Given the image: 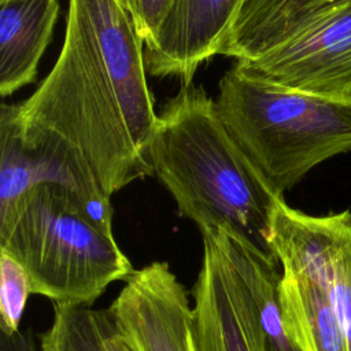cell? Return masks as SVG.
I'll list each match as a JSON object with an SVG mask.
<instances>
[{"mask_svg": "<svg viewBox=\"0 0 351 351\" xmlns=\"http://www.w3.org/2000/svg\"><path fill=\"white\" fill-rule=\"evenodd\" d=\"M147 159L180 215L200 232L219 229L273 255L269 237L280 199L234 141L202 86L182 85L158 114Z\"/></svg>", "mask_w": 351, "mask_h": 351, "instance_id": "2", "label": "cell"}, {"mask_svg": "<svg viewBox=\"0 0 351 351\" xmlns=\"http://www.w3.org/2000/svg\"><path fill=\"white\" fill-rule=\"evenodd\" d=\"M108 310L133 351H195L193 306L166 262L134 270Z\"/></svg>", "mask_w": 351, "mask_h": 351, "instance_id": "7", "label": "cell"}, {"mask_svg": "<svg viewBox=\"0 0 351 351\" xmlns=\"http://www.w3.org/2000/svg\"><path fill=\"white\" fill-rule=\"evenodd\" d=\"M325 274L344 335L351 351V211L321 215Z\"/></svg>", "mask_w": 351, "mask_h": 351, "instance_id": "16", "label": "cell"}, {"mask_svg": "<svg viewBox=\"0 0 351 351\" xmlns=\"http://www.w3.org/2000/svg\"><path fill=\"white\" fill-rule=\"evenodd\" d=\"M121 1H122V3H123V0H121Z\"/></svg>", "mask_w": 351, "mask_h": 351, "instance_id": "20", "label": "cell"}, {"mask_svg": "<svg viewBox=\"0 0 351 351\" xmlns=\"http://www.w3.org/2000/svg\"><path fill=\"white\" fill-rule=\"evenodd\" d=\"M30 291L25 269L7 252L0 251V329L19 330Z\"/></svg>", "mask_w": 351, "mask_h": 351, "instance_id": "17", "label": "cell"}, {"mask_svg": "<svg viewBox=\"0 0 351 351\" xmlns=\"http://www.w3.org/2000/svg\"><path fill=\"white\" fill-rule=\"evenodd\" d=\"M269 243L281 266L280 303L291 339L302 351H347L325 274L321 215L280 199Z\"/></svg>", "mask_w": 351, "mask_h": 351, "instance_id": "5", "label": "cell"}, {"mask_svg": "<svg viewBox=\"0 0 351 351\" xmlns=\"http://www.w3.org/2000/svg\"><path fill=\"white\" fill-rule=\"evenodd\" d=\"M59 16V0H0V93L32 84Z\"/></svg>", "mask_w": 351, "mask_h": 351, "instance_id": "13", "label": "cell"}, {"mask_svg": "<svg viewBox=\"0 0 351 351\" xmlns=\"http://www.w3.org/2000/svg\"><path fill=\"white\" fill-rule=\"evenodd\" d=\"M200 233L203 256L192 289L195 351H258L243 285L219 230Z\"/></svg>", "mask_w": 351, "mask_h": 351, "instance_id": "10", "label": "cell"}, {"mask_svg": "<svg viewBox=\"0 0 351 351\" xmlns=\"http://www.w3.org/2000/svg\"><path fill=\"white\" fill-rule=\"evenodd\" d=\"M241 4L243 0H173L155 38L144 47L147 73L192 84L199 66L219 55Z\"/></svg>", "mask_w": 351, "mask_h": 351, "instance_id": "11", "label": "cell"}, {"mask_svg": "<svg viewBox=\"0 0 351 351\" xmlns=\"http://www.w3.org/2000/svg\"><path fill=\"white\" fill-rule=\"evenodd\" d=\"M81 3L133 141L147 158L158 114L147 84L144 44L121 0H81Z\"/></svg>", "mask_w": 351, "mask_h": 351, "instance_id": "8", "label": "cell"}, {"mask_svg": "<svg viewBox=\"0 0 351 351\" xmlns=\"http://www.w3.org/2000/svg\"><path fill=\"white\" fill-rule=\"evenodd\" d=\"M173 0H123L144 47L156 36Z\"/></svg>", "mask_w": 351, "mask_h": 351, "instance_id": "18", "label": "cell"}, {"mask_svg": "<svg viewBox=\"0 0 351 351\" xmlns=\"http://www.w3.org/2000/svg\"><path fill=\"white\" fill-rule=\"evenodd\" d=\"M18 133L96 184L107 196L152 174L136 147L81 0H69L59 56L37 89L15 104Z\"/></svg>", "mask_w": 351, "mask_h": 351, "instance_id": "1", "label": "cell"}, {"mask_svg": "<svg viewBox=\"0 0 351 351\" xmlns=\"http://www.w3.org/2000/svg\"><path fill=\"white\" fill-rule=\"evenodd\" d=\"M350 0H243L219 55L250 62Z\"/></svg>", "mask_w": 351, "mask_h": 351, "instance_id": "12", "label": "cell"}, {"mask_svg": "<svg viewBox=\"0 0 351 351\" xmlns=\"http://www.w3.org/2000/svg\"><path fill=\"white\" fill-rule=\"evenodd\" d=\"M0 251L27 273L32 293L55 306H90L136 269L62 188L43 184L0 218Z\"/></svg>", "mask_w": 351, "mask_h": 351, "instance_id": "4", "label": "cell"}, {"mask_svg": "<svg viewBox=\"0 0 351 351\" xmlns=\"http://www.w3.org/2000/svg\"><path fill=\"white\" fill-rule=\"evenodd\" d=\"M215 106L234 141L281 197L313 167L351 151V103L269 82L239 62L219 80Z\"/></svg>", "mask_w": 351, "mask_h": 351, "instance_id": "3", "label": "cell"}, {"mask_svg": "<svg viewBox=\"0 0 351 351\" xmlns=\"http://www.w3.org/2000/svg\"><path fill=\"white\" fill-rule=\"evenodd\" d=\"M219 236L243 285L256 350L302 351L285 328L280 303L281 266L277 258L223 230H219Z\"/></svg>", "mask_w": 351, "mask_h": 351, "instance_id": "14", "label": "cell"}, {"mask_svg": "<svg viewBox=\"0 0 351 351\" xmlns=\"http://www.w3.org/2000/svg\"><path fill=\"white\" fill-rule=\"evenodd\" d=\"M15 104L0 110V218L33 188L51 184L66 191L84 214L103 232L112 234L111 197L56 156L22 141Z\"/></svg>", "mask_w": 351, "mask_h": 351, "instance_id": "9", "label": "cell"}, {"mask_svg": "<svg viewBox=\"0 0 351 351\" xmlns=\"http://www.w3.org/2000/svg\"><path fill=\"white\" fill-rule=\"evenodd\" d=\"M40 351H133L111 311L88 306H55L40 336Z\"/></svg>", "mask_w": 351, "mask_h": 351, "instance_id": "15", "label": "cell"}, {"mask_svg": "<svg viewBox=\"0 0 351 351\" xmlns=\"http://www.w3.org/2000/svg\"><path fill=\"white\" fill-rule=\"evenodd\" d=\"M239 63L269 82L351 103V0L261 58Z\"/></svg>", "mask_w": 351, "mask_h": 351, "instance_id": "6", "label": "cell"}, {"mask_svg": "<svg viewBox=\"0 0 351 351\" xmlns=\"http://www.w3.org/2000/svg\"><path fill=\"white\" fill-rule=\"evenodd\" d=\"M0 351H37L30 330L5 332L0 329Z\"/></svg>", "mask_w": 351, "mask_h": 351, "instance_id": "19", "label": "cell"}]
</instances>
